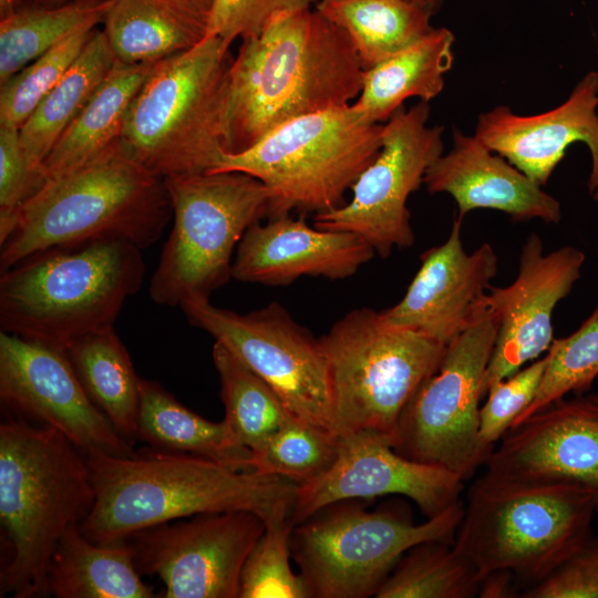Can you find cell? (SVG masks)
Segmentation results:
<instances>
[{"mask_svg": "<svg viewBox=\"0 0 598 598\" xmlns=\"http://www.w3.org/2000/svg\"><path fill=\"white\" fill-rule=\"evenodd\" d=\"M64 351L93 403L124 439H136L141 378L113 327L84 336Z\"/></svg>", "mask_w": 598, "mask_h": 598, "instance_id": "30", "label": "cell"}, {"mask_svg": "<svg viewBox=\"0 0 598 598\" xmlns=\"http://www.w3.org/2000/svg\"><path fill=\"white\" fill-rule=\"evenodd\" d=\"M474 135L535 183L545 185L574 143L590 153L588 193L598 200V72L586 73L558 106L520 115L506 105L481 113Z\"/></svg>", "mask_w": 598, "mask_h": 598, "instance_id": "21", "label": "cell"}, {"mask_svg": "<svg viewBox=\"0 0 598 598\" xmlns=\"http://www.w3.org/2000/svg\"><path fill=\"white\" fill-rule=\"evenodd\" d=\"M141 248L105 240L31 256L1 271V331L65 350L113 327L143 282Z\"/></svg>", "mask_w": 598, "mask_h": 598, "instance_id": "6", "label": "cell"}, {"mask_svg": "<svg viewBox=\"0 0 598 598\" xmlns=\"http://www.w3.org/2000/svg\"><path fill=\"white\" fill-rule=\"evenodd\" d=\"M586 255L573 246L548 254L539 235L524 243L515 280L491 287L486 307L498 322L496 341L485 373L484 392L548 351L553 337V312L580 277Z\"/></svg>", "mask_w": 598, "mask_h": 598, "instance_id": "18", "label": "cell"}, {"mask_svg": "<svg viewBox=\"0 0 598 598\" xmlns=\"http://www.w3.org/2000/svg\"><path fill=\"white\" fill-rule=\"evenodd\" d=\"M523 598H598V538H591L549 577L529 586Z\"/></svg>", "mask_w": 598, "mask_h": 598, "instance_id": "42", "label": "cell"}, {"mask_svg": "<svg viewBox=\"0 0 598 598\" xmlns=\"http://www.w3.org/2000/svg\"><path fill=\"white\" fill-rule=\"evenodd\" d=\"M363 72L349 35L315 7L277 13L233 60L229 153L293 117L352 104Z\"/></svg>", "mask_w": 598, "mask_h": 598, "instance_id": "2", "label": "cell"}, {"mask_svg": "<svg viewBox=\"0 0 598 598\" xmlns=\"http://www.w3.org/2000/svg\"><path fill=\"white\" fill-rule=\"evenodd\" d=\"M115 62L105 33L94 31L78 59L20 127L25 156L44 181L43 163L47 156Z\"/></svg>", "mask_w": 598, "mask_h": 598, "instance_id": "29", "label": "cell"}, {"mask_svg": "<svg viewBox=\"0 0 598 598\" xmlns=\"http://www.w3.org/2000/svg\"><path fill=\"white\" fill-rule=\"evenodd\" d=\"M319 0H213L207 17V37L231 44L258 35L279 12L313 8Z\"/></svg>", "mask_w": 598, "mask_h": 598, "instance_id": "41", "label": "cell"}, {"mask_svg": "<svg viewBox=\"0 0 598 598\" xmlns=\"http://www.w3.org/2000/svg\"><path fill=\"white\" fill-rule=\"evenodd\" d=\"M153 64H126L116 60L47 156L45 182L83 166L121 137L127 110Z\"/></svg>", "mask_w": 598, "mask_h": 598, "instance_id": "28", "label": "cell"}, {"mask_svg": "<svg viewBox=\"0 0 598 598\" xmlns=\"http://www.w3.org/2000/svg\"><path fill=\"white\" fill-rule=\"evenodd\" d=\"M23 0H0V17L4 18L20 8Z\"/></svg>", "mask_w": 598, "mask_h": 598, "instance_id": "45", "label": "cell"}, {"mask_svg": "<svg viewBox=\"0 0 598 598\" xmlns=\"http://www.w3.org/2000/svg\"><path fill=\"white\" fill-rule=\"evenodd\" d=\"M596 512V497L584 486L485 471L468 487L453 546L481 580L509 571L532 586L594 537Z\"/></svg>", "mask_w": 598, "mask_h": 598, "instance_id": "5", "label": "cell"}, {"mask_svg": "<svg viewBox=\"0 0 598 598\" xmlns=\"http://www.w3.org/2000/svg\"><path fill=\"white\" fill-rule=\"evenodd\" d=\"M164 178L123 145L121 137L83 166L47 181L19 208L0 243L1 271L52 249L105 240L146 248L172 216Z\"/></svg>", "mask_w": 598, "mask_h": 598, "instance_id": "4", "label": "cell"}, {"mask_svg": "<svg viewBox=\"0 0 598 598\" xmlns=\"http://www.w3.org/2000/svg\"><path fill=\"white\" fill-rule=\"evenodd\" d=\"M44 183L25 156L19 128L0 126V243L11 231L19 208Z\"/></svg>", "mask_w": 598, "mask_h": 598, "instance_id": "40", "label": "cell"}, {"mask_svg": "<svg viewBox=\"0 0 598 598\" xmlns=\"http://www.w3.org/2000/svg\"><path fill=\"white\" fill-rule=\"evenodd\" d=\"M338 444L333 431L293 419L251 452L250 468L303 485L330 468Z\"/></svg>", "mask_w": 598, "mask_h": 598, "instance_id": "35", "label": "cell"}, {"mask_svg": "<svg viewBox=\"0 0 598 598\" xmlns=\"http://www.w3.org/2000/svg\"><path fill=\"white\" fill-rule=\"evenodd\" d=\"M113 0H75L25 8L0 20V83L75 32L103 21Z\"/></svg>", "mask_w": 598, "mask_h": 598, "instance_id": "32", "label": "cell"}, {"mask_svg": "<svg viewBox=\"0 0 598 598\" xmlns=\"http://www.w3.org/2000/svg\"><path fill=\"white\" fill-rule=\"evenodd\" d=\"M319 339L336 433L371 432L391 441L403 411L437 370L446 347L371 308L351 310Z\"/></svg>", "mask_w": 598, "mask_h": 598, "instance_id": "9", "label": "cell"}, {"mask_svg": "<svg viewBox=\"0 0 598 598\" xmlns=\"http://www.w3.org/2000/svg\"><path fill=\"white\" fill-rule=\"evenodd\" d=\"M423 184L432 194L452 196L462 219L475 209L498 210L515 221L557 224L561 218L558 199L474 134L456 127L451 151L429 167Z\"/></svg>", "mask_w": 598, "mask_h": 598, "instance_id": "23", "label": "cell"}, {"mask_svg": "<svg viewBox=\"0 0 598 598\" xmlns=\"http://www.w3.org/2000/svg\"><path fill=\"white\" fill-rule=\"evenodd\" d=\"M429 117L430 105L423 101L395 111L383 123L381 150L351 187V199L313 215V226L354 234L382 258L394 248L411 247L415 236L408 199L444 151V128L429 125Z\"/></svg>", "mask_w": 598, "mask_h": 598, "instance_id": "14", "label": "cell"}, {"mask_svg": "<svg viewBox=\"0 0 598 598\" xmlns=\"http://www.w3.org/2000/svg\"><path fill=\"white\" fill-rule=\"evenodd\" d=\"M252 512L208 513L155 525L126 540L140 574L157 576L165 598H239L244 564L265 532Z\"/></svg>", "mask_w": 598, "mask_h": 598, "instance_id": "15", "label": "cell"}, {"mask_svg": "<svg viewBox=\"0 0 598 598\" xmlns=\"http://www.w3.org/2000/svg\"><path fill=\"white\" fill-rule=\"evenodd\" d=\"M136 439L152 448L203 456L238 471H252V453L228 424L208 421L181 404L158 382L140 381Z\"/></svg>", "mask_w": 598, "mask_h": 598, "instance_id": "26", "label": "cell"}, {"mask_svg": "<svg viewBox=\"0 0 598 598\" xmlns=\"http://www.w3.org/2000/svg\"><path fill=\"white\" fill-rule=\"evenodd\" d=\"M213 361L220 381L223 420L251 452L297 419L266 381L218 342Z\"/></svg>", "mask_w": 598, "mask_h": 598, "instance_id": "33", "label": "cell"}, {"mask_svg": "<svg viewBox=\"0 0 598 598\" xmlns=\"http://www.w3.org/2000/svg\"><path fill=\"white\" fill-rule=\"evenodd\" d=\"M481 579L453 544L426 542L405 551L377 598H472Z\"/></svg>", "mask_w": 598, "mask_h": 598, "instance_id": "34", "label": "cell"}, {"mask_svg": "<svg viewBox=\"0 0 598 598\" xmlns=\"http://www.w3.org/2000/svg\"><path fill=\"white\" fill-rule=\"evenodd\" d=\"M85 455L95 501L80 529L94 543L123 542L145 528L208 513L248 511L265 525L291 520L298 485L285 477L155 448Z\"/></svg>", "mask_w": 598, "mask_h": 598, "instance_id": "1", "label": "cell"}, {"mask_svg": "<svg viewBox=\"0 0 598 598\" xmlns=\"http://www.w3.org/2000/svg\"><path fill=\"white\" fill-rule=\"evenodd\" d=\"M229 47L207 37L155 62L133 99L121 141L159 177L213 172L229 153Z\"/></svg>", "mask_w": 598, "mask_h": 598, "instance_id": "7", "label": "cell"}, {"mask_svg": "<svg viewBox=\"0 0 598 598\" xmlns=\"http://www.w3.org/2000/svg\"><path fill=\"white\" fill-rule=\"evenodd\" d=\"M207 17L192 0H113L103 32L117 61L155 63L202 42Z\"/></svg>", "mask_w": 598, "mask_h": 598, "instance_id": "25", "label": "cell"}, {"mask_svg": "<svg viewBox=\"0 0 598 598\" xmlns=\"http://www.w3.org/2000/svg\"><path fill=\"white\" fill-rule=\"evenodd\" d=\"M293 526L290 519L266 525L244 564L239 598H310L289 563Z\"/></svg>", "mask_w": 598, "mask_h": 598, "instance_id": "38", "label": "cell"}, {"mask_svg": "<svg viewBox=\"0 0 598 598\" xmlns=\"http://www.w3.org/2000/svg\"><path fill=\"white\" fill-rule=\"evenodd\" d=\"M374 255L354 234L311 227L286 215L246 230L235 251L231 278L266 286H287L306 276L339 280L353 276Z\"/></svg>", "mask_w": 598, "mask_h": 598, "instance_id": "22", "label": "cell"}, {"mask_svg": "<svg viewBox=\"0 0 598 598\" xmlns=\"http://www.w3.org/2000/svg\"><path fill=\"white\" fill-rule=\"evenodd\" d=\"M545 367L544 355L487 389L486 402L480 409L478 433L483 445L493 450L533 402Z\"/></svg>", "mask_w": 598, "mask_h": 598, "instance_id": "39", "label": "cell"}, {"mask_svg": "<svg viewBox=\"0 0 598 598\" xmlns=\"http://www.w3.org/2000/svg\"><path fill=\"white\" fill-rule=\"evenodd\" d=\"M195 4H197L198 7H200L202 9L208 11L209 8H210V4L213 2V0H192Z\"/></svg>", "mask_w": 598, "mask_h": 598, "instance_id": "46", "label": "cell"}, {"mask_svg": "<svg viewBox=\"0 0 598 598\" xmlns=\"http://www.w3.org/2000/svg\"><path fill=\"white\" fill-rule=\"evenodd\" d=\"M408 1L425 11L432 16L441 8L444 0H404Z\"/></svg>", "mask_w": 598, "mask_h": 598, "instance_id": "44", "label": "cell"}, {"mask_svg": "<svg viewBox=\"0 0 598 598\" xmlns=\"http://www.w3.org/2000/svg\"><path fill=\"white\" fill-rule=\"evenodd\" d=\"M545 357L537 393L513 426L556 400L591 388L598 377V305L575 332L554 339Z\"/></svg>", "mask_w": 598, "mask_h": 598, "instance_id": "36", "label": "cell"}, {"mask_svg": "<svg viewBox=\"0 0 598 598\" xmlns=\"http://www.w3.org/2000/svg\"><path fill=\"white\" fill-rule=\"evenodd\" d=\"M35 1H43V2H63L68 0H35Z\"/></svg>", "mask_w": 598, "mask_h": 598, "instance_id": "47", "label": "cell"}, {"mask_svg": "<svg viewBox=\"0 0 598 598\" xmlns=\"http://www.w3.org/2000/svg\"><path fill=\"white\" fill-rule=\"evenodd\" d=\"M95 491L86 455L55 429L0 425V596H49L48 568L63 535L91 512Z\"/></svg>", "mask_w": 598, "mask_h": 598, "instance_id": "3", "label": "cell"}, {"mask_svg": "<svg viewBox=\"0 0 598 598\" xmlns=\"http://www.w3.org/2000/svg\"><path fill=\"white\" fill-rule=\"evenodd\" d=\"M315 9L346 31L364 70L433 28L431 13L404 0H319Z\"/></svg>", "mask_w": 598, "mask_h": 598, "instance_id": "31", "label": "cell"}, {"mask_svg": "<svg viewBox=\"0 0 598 598\" xmlns=\"http://www.w3.org/2000/svg\"><path fill=\"white\" fill-rule=\"evenodd\" d=\"M454 33L432 28L410 45L364 70L362 89L351 104L365 122L385 123L411 97L430 102L444 89L454 61Z\"/></svg>", "mask_w": 598, "mask_h": 598, "instance_id": "24", "label": "cell"}, {"mask_svg": "<svg viewBox=\"0 0 598 598\" xmlns=\"http://www.w3.org/2000/svg\"><path fill=\"white\" fill-rule=\"evenodd\" d=\"M94 32L84 28L32 61L0 90V126L19 128L78 59Z\"/></svg>", "mask_w": 598, "mask_h": 598, "instance_id": "37", "label": "cell"}, {"mask_svg": "<svg viewBox=\"0 0 598 598\" xmlns=\"http://www.w3.org/2000/svg\"><path fill=\"white\" fill-rule=\"evenodd\" d=\"M498 322L486 307L446 343L437 370L403 411L392 446L401 455L443 467L464 482L485 465L492 448L480 439V402Z\"/></svg>", "mask_w": 598, "mask_h": 598, "instance_id": "12", "label": "cell"}, {"mask_svg": "<svg viewBox=\"0 0 598 598\" xmlns=\"http://www.w3.org/2000/svg\"><path fill=\"white\" fill-rule=\"evenodd\" d=\"M463 219L456 217L444 243L421 255V265L402 299L382 310L393 323L446 344L485 306L498 258L488 243L466 252Z\"/></svg>", "mask_w": 598, "mask_h": 598, "instance_id": "20", "label": "cell"}, {"mask_svg": "<svg viewBox=\"0 0 598 598\" xmlns=\"http://www.w3.org/2000/svg\"><path fill=\"white\" fill-rule=\"evenodd\" d=\"M463 487L464 481L456 474L398 453L388 436L371 432L339 435L330 468L298 485L291 520L297 525L338 502L389 495L410 498L431 518L461 501Z\"/></svg>", "mask_w": 598, "mask_h": 598, "instance_id": "17", "label": "cell"}, {"mask_svg": "<svg viewBox=\"0 0 598 598\" xmlns=\"http://www.w3.org/2000/svg\"><path fill=\"white\" fill-rule=\"evenodd\" d=\"M179 307L193 326L209 333L266 381L297 419L336 433L320 339L282 305L270 302L245 315L209 300H192Z\"/></svg>", "mask_w": 598, "mask_h": 598, "instance_id": "13", "label": "cell"}, {"mask_svg": "<svg viewBox=\"0 0 598 598\" xmlns=\"http://www.w3.org/2000/svg\"><path fill=\"white\" fill-rule=\"evenodd\" d=\"M0 398L62 433L84 454L134 453L90 399L64 350L1 331Z\"/></svg>", "mask_w": 598, "mask_h": 598, "instance_id": "16", "label": "cell"}, {"mask_svg": "<svg viewBox=\"0 0 598 598\" xmlns=\"http://www.w3.org/2000/svg\"><path fill=\"white\" fill-rule=\"evenodd\" d=\"M358 501L328 505L292 528L291 557L310 598L375 597L411 547L453 544L464 513L461 499L415 524L402 511H367Z\"/></svg>", "mask_w": 598, "mask_h": 598, "instance_id": "11", "label": "cell"}, {"mask_svg": "<svg viewBox=\"0 0 598 598\" xmlns=\"http://www.w3.org/2000/svg\"><path fill=\"white\" fill-rule=\"evenodd\" d=\"M493 474L584 486L598 508V395L561 398L513 426L485 462Z\"/></svg>", "mask_w": 598, "mask_h": 598, "instance_id": "19", "label": "cell"}, {"mask_svg": "<svg viewBox=\"0 0 598 598\" xmlns=\"http://www.w3.org/2000/svg\"><path fill=\"white\" fill-rule=\"evenodd\" d=\"M49 596L56 598H152L128 540L99 544L72 526L56 545L48 568Z\"/></svg>", "mask_w": 598, "mask_h": 598, "instance_id": "27", "label": "cell"}, {"mask_svg": "<svg viewBox=\"0 0 598 598\" xmlns=\"http://www.w3.org/2000/svg\"><path fill=\"white\" fill-rule=\"evenodd\" d=\"M164 183L174 224L150 296L169 307L209 300L231 278L233 256L246 230L268 217V189L241 172L179 175Z\"/></svg>", "mask_w": 598, "mask_h": 598, "instance_id": "10", "label": "cell"}, {"mask_svg": "<svg viewBox=\"0 0 598 598\" xmlns=\"http://www.w3.org/2000/svg\"><path fill=\"white\" fill-rule=\"evenodd\" d=\"M383 124L363 121L351 104L300 115L250 147L226 154L209 173L241 172L269 193L267 218L320 214L346 203L382 146Z\"/></svg>", "mask_w": 598, "mask_h": 598, "instance_id": "8", "label": "cell"}, {"mask_svg": "<svg viewBox=\"0 0 598 598\" xmlns=\"http://www.w3.org/2000/svg\"><path fill=\"white\" fill-rule=\"evenodd\" d=\"M515 579L516 577L509 571L488 574L481 580L477 596L482 598L515 597Z\"/></svg>", "mask_w": 598, "mask_h": 598, "instance_id": "43", "label": "cell"}]
</instances>
